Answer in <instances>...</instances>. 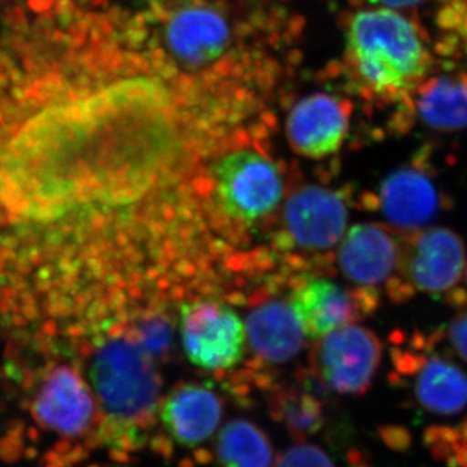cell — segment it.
I'll return each instance as SVG.
<instances>
[{"label": "cell", "instance_id": "6da1fadb", "mask_svg": "<svg viewBox=\"0 0 467 467\" xmlns=\"http://www.w3.org/2000/svg\"><path fill=\"white\" fill-rule=\"evenodd\" d=\"M175 106L152 73H128L27 119L0 149V202L52 218L146 186L171 153Z\"/></svg>", "mask_w": 467, "mask_h": 467}, {"label": "cell", "instance_id": "7a4b0ae2", "mask_svg": "<svg viewBox=\"0 0 467 467\" xmlns=\"http://www.w3.org/2000/svg\"><path fill=\"white\" fill-rule=\"evenodd\" d=\"M77 367L99 404L101 447L117 462H129L159 438L162 378L158 362L131 333L94 337Z\"/></svg>", "mask_w": 467, "mask_h": 467}, {"label": "cell", "instance_id": "3957f363", "mask_svg": "<svg viewBox=\"0 0 467 467\" xmlns=\"http://www.w3.org/2000/svg\"><path fill=\"white\" fill-rule=\"evenodd\" d=\"M344 58L349 78L367 99L400 106L425 81L431 64L417 26L384 7L352 17Z\"/></svg>", "mask_w": 467, "mask_h": 467}, {"label": "cell", "instance_id": "277c9868", "mask_svg": "<svg viewBox=\"0 0 467 467\" xmlns=\"http://www.w3.org/2000/svg\"><path fill=\"white\" fill-rule=\"evenodd\" d=\"M131 26L150 57L169 70L218 69L243 52L238 23L221 0H150Z\"/></svg>", "mask_w": 467, "mask_h": 467}, {"label": "cell", "instance_id": "5b68a950", "mask_svg": "<svg viewBox=\"0 0 467 467\" xmlns=\"http://www.w3.org/2000/svg\"><path fill=\"white\" fill-rule=\"evenodd\" d=\"M29 413L39 429L57 439L60 466L75 465L101 447L99 404L75 365L57 364L42 370L32 384Z\"/></svg>", "mask_w": 467, "mask_h": 467}, {"label": "cell", "instance_id": "8992f818", "mask_svg": "<svg viewBox=\"0 0 467 467\" xmlns=\"http://www.w3.org/2000/svg\"><path fill=\"white\" fill-rule=\"evenodd\" d=\"M383 346L364 326L347 325L319 337L309 356L312 382L321 391L362 396L371 387Z\"/></svg>", "mask_w": 467, "mask_h": 467}, {"label": "cell", "instance_id": "52a82bcc", "mask_svg": "<svg viewBox=\"0 0 467 467\" xmlns=\"http://www.w3.org/2000/svg\"><path fill=\"white\" fill-rule=\"evenodd\" d=\"M368 202V208L379 212L387 226L400 234L430 227L448 207L427 150H420L416 158L387 174Z\"/></svg>", "mask_w": 467, "mask_h": 467}, {"label": "cell", "instance_id": "ba28073f", "mask_svg": "<svg viewBox=\"0 0 467 467\" xmlns=\"http://www.w3.org/2000/svg\"><path fill=\"white\" fill-rule=\"evenodd\" d=\"M465 244L448 227L430 226L402 234L399 303L414 295H441L456 291L465 275Z\"/></svg>", "mask_w": 467, "mask_h": 467}, {"label": "cell", "instance_id": "9c48e42d", "mask_svg": "<svg viewBox=\"0 0 467 467\" xmlns=\"http://www.w3.org/2000/svg\"><path fill=\"white\" fill-rule=\"evenodd\" d=\"M181 340L193 367L225 379L245 353V326L239 316L216 301L186 304L181 310Z\"/></svg>", "mask_w": 467, "mask_h": 467}, {"label": "cell", "instance_id": "30bf717a", "mask_svg": "<svg viewBox=\"0 0 467 467\" xmlns=\"http://www.w3.org/2000/svg\"><path fill=\"white\" fill-rule=\"evenodd\" d=\"M225 402L213 387L202 382H181L162 396L159 409L161 456L171 457L173 445L196 451L198 461L211 459L202 448L218 432Z\"/></svg>", "mask_w": 467, "mask_h": 467}, {"label": "cell", "instance_id": "8fae6325", "mask_svg": "<svg viewBox=\"0 0 467 467\" xmlns=\"http://www.w3.org/2000/svg\"><path fill=\"white\" fill-rule=\"evenodd\" d=\"M434 335L417 333L409 340L410 348H393L391 358L395 380L413 378L417 404L430 413L453 416L467 405V376L450 359L434 353Z\"/></svg>", "mask_w": 467, "mask_h": 467}, {"label": "cell", "instance_id": "7c38bea8", "mask_svg": "<svg viewBox=\"0 0 467 467\" xmlns=\"http://www.w3.org/2000/svg\"><path fill=\"white\" fill-rule=\"evenodd\" d=\"M402 234L386 223L350 227L340 243L337 261L343 275L356 287L379 292L399 303Z\"/></svg>", "mask_w": 467, "mask_h": 467}, {"label": "cell", "instance_id": "4fadbf2b", "mask_svg": "<svg viewBox=\"0 0 467 467\" xmlns=\"http://www.w3.org/2000/svg\"><path fill=\"white\" fill-rule=\"evenodd\" d=\"M218 201L235 220H259L278 205L282 178L270 160L254 150H236L214 171Z\"/></svg>", "mask_w": 467, "mask_h": 467}, {"label": "cell", "instance_id": "5bb4252c", "mask_svg": "<svg viewBox=\"0 0 467 467\" xmlns=\"http://www.w3.org/2000/svg\"><path fill=\"white\" fill-rule=\"evenodd\" d=\"M252 365L242 376L251 389L265 391L275 380L269 368L288 364L303 350L306 335L291 304L269 301L252 310L245 322Z\"/></svg>", "mask_w": 467, "mask_h": 467}, {"label": "cell", "instance_id": "9a60e30c", "mask_svg": "<svg viewBox=\"0 0 467 467\" xmlns=\"http://www.w3.org/2000/svg\"><path fill=\"white\" fill-rule=\"evenodd\" d=\"M380 294L367 288H346L330 279L306 281L292 295L291 306L306 337L319 339L373 315Z\"/></svg>", "mask_w": 467, "mask_h": 467}, {"label": "cell", "instance_id": "2e32d148", "mask_svg": "<svg viewBox=\"0 0 467 467\" xmlns=\"http://www.w3.org/2000/svg\"><path fill=\"white\" fill-rule=\"evenodd\" d=\"M352 103L330 94H313L295 104L287 119V137L299 155L333 156L348 134Z\"/></svg>", "mask_w": 467, "mask_h": 467}, {"label": "cell", "instance_id": "e0dca14e", "mask_svg": "<svg viewBox=\"0 0 467 467\" xmlns=\"http://www.w3.org/2000/svg\"><path fill=\"white\" fill-rule=\"evenodd\" d=\"M285 218L291 238L301 248L331 250L346 233L347 196L327 187H303L287 202Z\"/></svg>", "mask_w": 467, "mask_h": 467}, {"label": "cell", "instance_id": "ac0fdd59", "mask_svg": "<svg viewBox=\"0 0 467 467\" xmlns=\"http://www.w3.org/2000/svg\"><path fill=\"white\" fill-rule=\"evenodd\" d=\"M420 122L439 133L467 130V73H454L425 79L395 119V129L407 131Z\"/></svg>", "mask_w": 467, "mask_h": 467}, {"label": "cell", "instance_id": "d6986e66", "mask_svg": "<svg viewBox=\"0 0 467 467\" xmlns=\"http://www.w3.org/2000/svg\"><path fill=\"white\" fill-rule=\"evenodd\" d=\"M269 417L296 441H306L325 425V405L312 386L301 382H273L265 389Z\"/></svg>", "mask_w": 467, "mask_h": 467}, {"label": "cell", "instance_id": "ffe728a7", "mask_svg": "<svg viewBox=\"0 0 467 467\" xmlns=\"http://www.w3.org/2000/svg\"><path fill=\"white\" fill-rule=\"evenodd\" d=\"M211 459L218 467H273L275 448L266 432L252 420L235 418L218 430Z\"/></svg>", "mask_w": 467, "mask_h": 467}, {"label": "cell", "instance_id": "44dd1931", "mask_svg": "<svg viewBox=\"0 0 467 467\" xmlns=\"http://www.w3.org/2000/svg\"><path fill=\"white\" fill-rule=\"evenodd\" d=\"M273 467H337L330 454L309 441H296L275 457Z\"/></svg>", "mask_w": 467, "mask_h": 467}, {"label": "cell", "instance_id": "7402d4cb", "mask_svg": "<svg viewBox=\"0 0 467 467\" xmlns=\"http://www.w3.org/2000/svg\"><path fill=\"white\" fill-rule=\"evenodd\" d=\"M453 306H456V315L451 319L445 330V339L457 356L467 362V294L465 291H453Z\"/></svg>", "mask_w": 467, "mask_h": 467}, {"label": "cell", "instance_id": "603a6c76", "mask_svg": "<svg viewBox=\"0 0 467 467\" xmlns=\"http://www.w3.org/2000/svg\"><path fill=\"white\" fill-rule=\"evenodd\" d=\"M379 436L387 447L393 451H402L410 447V434L405 427L383 426L379 429Z\"/></svg>", "mask_w": 467, "mask_h": 467}, {"label": "cell", "instance_id": "cb8c5ba5", "mask_svg": "<svg viewBox=\"0 0 467 467\" xmlns=\"http://www.w3.org/2000/svg\"><path fill=\"white\" fill-rule=\"evenodd\" d=\"M376 2L389 8H408L420 5L423 0H376Z\"/></svg>", "mask_w": 467, "mask_h": 467}, {"label": "cell", "instance_id": "d4e9b609", "mask_svg": "<svg viewBox=\"0 0 467 467\" xmlns=\"http://www.w3.org/2000/svg\"><path fill=\"white\" fill-rule=\"evenodd\" d=\"M454 427H456L457 439H459L461 448H465V450H467V418L461 420L459 425Z\"/></svg>", "mask_w": 467, "mask_h": 467}, {"label": "cell", "instance_id": "484cf974", "mask_svg": "<svg viewBox=\"0 0 467 467\" xmlns=\"http://www.w3.org/2000/svg\"><path fill=\"white\" fill-rule=\"evenodd\" d=\"M465 278H466V285H467V263H466V267H465Z\"/></svg>", "mask_w": 467, "mask_h": 467}, {"label": "cell", "instance_id": "4316f807", "mask_svg": "<svg viewBox=\"0 0 467 467\" xmlns=\"http://www.w3.org/2000/svg\"><path fill=\"white\" fill-rule=\"evenodd\" d=\"M90 467H107V466H90Z\"/></svg>", "mask_w": 467, "mask_h": 467}, {"label": "cell", "instance_id": "83f0119b", "mask_svg": "<svg viewBox=\"0 0 467 467\" xmlns=\"http://www.w3.org/2000/svg\"><path fill=\"white\" fill-rule=\"evenodd\" d=\"M0 2H2V0H0Z\"/></svg>", "mask_w": 467, "mask_h": 467}]
</instances>
